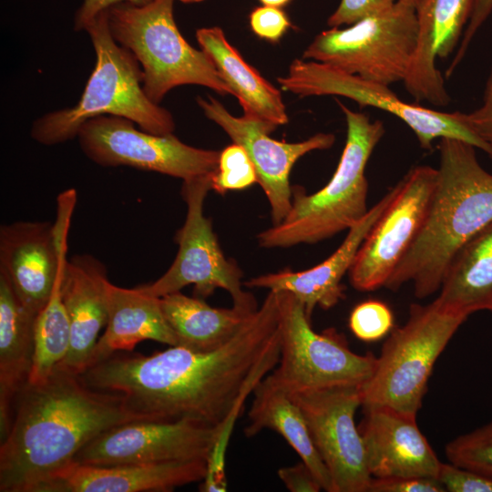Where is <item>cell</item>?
Wrapping results in <instances>:
<instances>
[{"mask_svg":"<svg viewBox=\"0 0 492 492\" xmlns=\"http://www.w3.org/2000/svg\"><path fill=\"white\" fill-rule=\"evenodd\" d=\"M280 358L278 292L222 346L208 352L172 345L151 355L117 354L79 374L91 388L121 395L139 420H191L229 436L243 402Z\"/></svg>","mask_w":492,"mask_h":492,"instance_id":"1","label":"cell"},{"mask_svg":"<svg viewBox=\"0 0 492 492\" xmlns=\"http://www.w3.org/2000/svg\"><path fill=\"white\" fill-rule=\"evenodd\" d=\"M139 421L121 395L89 387L56 370L17 393L9 432L0 446V491L36 492L54 473L103 432Z\"/></svg>","mask_w":492,"mask_h":492,"instance_id":"2","label":"cell"},{"mask_svg":"<svg viewBox=\"0 0 492 492\" xmlns=\"http://www.w3.org/2000/svg\"><path fill=\"white\" fill-rule=\"evenodd\" d=\"M476 149L439 139L437 178L424 224L385 288L411 283L418 299L439 292L458 251L492 222V173L480 165Z\"/></svg>","mask_w":492,"mask_h":492,"instance_id":"3","label":"cell"},{"mask_svg":"<svg viewBox=\"0 0 492 492\" xmlns=\"http://www.w3.org/2000/svg\"><path fill=\"white\" fill-rule=\"evenodd\" d=\"M85 30L96 53V64L82 96L74 107L46 113L35 120L32 138L46 146L64 143L76 138L87 120L101 115L130 119L149 133H173L172 114L145 94L141 67L112 37L107 10L97 15Z\"/></svg>","mask_w":492,"mask_h":492,"instance_id":"4","label":"cell"},{"mask_svg":"<svg viewBox=\"0 0 492 492\" xmlns=\"http://www.w3.org/2000/svg\"><path fill=\"white\" fill-rule=\"evenodd\" d=\"M347 126L346 141L336 170L329 182L313 194L292 188V208L277 225L260 232L259 245L288 248L313 244L349 230L369 210L367 207V162L385 129L380 120L372 121L336 100Z\"/></svg>","mask_w":492,"mask_h":492,"instance_id":"5","label":"cell"},{"mask_svg":"<svg viewBox=\"0 0 492 492\" xmlns=\"http://www.w3.org/2000/svg\"><path fill=\"white\" fill-rule=\"evenodd\" d=\"M173 6L174 0H154L144 5L119 3L107 9L112 37L141 67L147 97L159 104L170 89L182 85L232 95L207 53L182 36Z\"/></svg>","mask_w":492,"mask_h":492,"instance_id":"6","label":"cell"},{"mask_svg":"<svg viewBox=\"0 0 492 492\" xmlns=\"http://www.w3.org/2000/svg\"><path fill=\"white\" fill-rule=\"evenodd\" d=\"M468 316L437 298L427 304L412 303L406 322L392 329L373 374L361 387V406L416 416L437 358Z\"/></svg>","mask_w":492,"mask_h":492,"instance_id":"7","label":"cell"},{"mask_svg":"<svg viewBox=\"0 0 492 492\" xmlns=\"http://www.w3.org/2000/svg\"><path fill=\"white\" fill-rule=\"evenodd\" d=\"M416 5L397 0L387 11L318 34L302 54L384 86L405 79L417 43Z\"/></svg>","mask_w":492,"mask_h":492,"instance_id":"8","label":"cell"},{"mask_svg":"<svg viewBox=\"0 0 492 492\" xmlns=\"http://www.w3.org/2000/svg\"><path fill=\"white\" fill-rule=\"evenodd\" d=\"M280 358L269 374L288 393L335 386H363L374 373L376 357L353 352L334 328L316 333L302 303L278 292Z\"/></svg>","mask_w":492,"mask_h":492,"instance_id":"9","label":"cell"},{"mask_svg":"<svg viewBox=\"0 0 492 492\" xmlns=\"http://www.w3.org/2000/svg\"><path fill=\"white\" fill-rule=\"evenodd\" d=\"M213 174L183 181L181 195L187 206L183 226L177 231V256L168 271L157 281L138 287L142 292L161 298L194 286L196 295L205 298L218 289L227 291L233 305L258 309L254 296L242 290V272L235 261L228 260L212 230L211 220L204 215L203 206L211 190Z\"/></svg>","mask_w":492,"mask_h":492,"instance_id":"10","label":"cell"},{"mask_svg":"<svg viewBox=\"0 0 492 492\" xmlns=\"http://www.w3.org/2000/svg\"><path fill=\"white\" fill-rule=\"evenodd\" d=\"M277 81L282 90L299 97L341 96L360 107H373L390 113L414 132L425 150H431L436 139L456 138L486 152L485 145L465 122L463 112H442L406 103L388 86L328 65L297 58L290 65L287 75L279 77Z\"/></svg>","mask_w":492,"mask_h":492,"instance_id":"11","label":"cell"},{"mask_svg":"<svg viewBox=\"0 0 492 492\" xmlns=\"http://www.w3.org/2000/svg\"><path fill=\"white\" fill-rule=\"evenodd\" d=\"M77 138L82 152L101 167L126 166L181 179L214 174L220 150L190 146L171 134L138 130L130 119L101 115L87 120Z\"/></svg>","mask_w":492,"mask_h":492,"instance_id":"12","label":"cell"},{"mask_svg":"<svg viewBox=\"0 0 492 492\" xmlns=\"http://www.w3.org/2000/svg\"><path fill=\"white\" fill-rule=\"evenodd\" d=\"M437 169L413 167L362 242L348 274L359 292L384 287L416 239L426 216Z\"/></svg>","mask_w":492,"mask_h":492,"instance_id":"13","label":"cell"},{"mask_svg":"<svg viewBox=\"0 0 492 492\" xmlns=\"http://www.w3.org/2000/svg\"><path fill=\"white\" fill-rule=\"evenodd\" d=\"M299 405L313 442L332 480L333 492H369L372 476L364 441L354 423L361 386L288 393Z\"/></svg>","mask_w":492,"mask_h":492,"instance_id":"14","label":"cell"},{"mask_svg":"<svg viewBox=\"0 0 492 492\" xmlns=\"http://www.w3.org/2000/svg\"><path fill=\"white\" fill-rule=\"evenodd\" d=\"M221 432V428L187 419L132 421L98 435L73 461L90 466L208 462Z\"/></svg>","mask_w":492,"mask_h":492,"instance_id":"15","label":"cell"},{"mask_svg":"<svg viewBox=\"0 0 492 492\" xmlns=\"http://www.w3.org/2000/svg\"><path fill=\"white\" fill-rule=\"evenodd\" d=\"M197 102L204 115L219 125L233 143L244 148L254 165L258 183L271 205L272 225L279 224L292 208V168L305 154L330 149L335 142V136L318 133L300 142L279 141L270 137L276 125L244 114L234 117L211 96L207 98L198 97Z\"/></svg>","mask_w":492,"mask_h":492,"instance_id":"16","label":"cell"},{"mask_svg":"<svg viewBox=\"0 0 492 492\" xmlns=\"http://www.w3.org/2000/svg\"><path fill=\"white\" fill-rule=\"evenodd\" d=\"M67 235L54 233L47 221H15L0 228V272L35 314L53 292L67 259Z\"/></svg>","mask_w":492,"mask_h":492,"instance_id":"17","label":"cell"},{"mask_svg":"<svg viewBox=\"0 0 492 492\" xmlns=\"http://www.w3.org/2000/svg\"><path fill=\"white\" fill-rule=\"evenodd\" d=\"M359 425L374 478H437L442 462L421 433L416 416L384 406H364Z\"/></svg>","mask_w":492,"mask_h":492,"instance_id":"18","label":"cell"},{"mask_svg":"<svg viewBox=\"0 0 492 492\" xmlns=\"http://www.w3.org/2000/svg\"><path fill=\"white\" fill-rule=\"evenodd\" d=\"M474 0H419L416 5V48L404 80L406 91L417 101L446 106L450 97L438 58L447 57L456 47L467 25Z\"/></svg>","mask_w":492,"mask_h":492,"instance_id":"19","label":"cell"},{"mask_svg":"<svg viewBox=\"0 0 492 492\" xmlns=\"http://www.w3.org/2000/svg\"><path fill=\"white\" fill-rule=\"evenodd\" d=\"M107 268L90 254H77L62 266L60 292L71 328L69 351L57 366L75 374L88 366L108 315Z\"/></svg>","mask_w":492,"mask_h":492,"instance_id":"20","label":"cell"},{"mask_svg":"<svg viewBox=\"0 0 492 492\" xmlns=\"http://www.w3.org/2000/svg\"><path fill=\"white\" fill-rule=\"evenodd\" d=\"M395 192L393 186L364 215L348 230L336 251L318 265L302 272L284 269L250 279L243 283L248 288L286 291L304 306L311 319L316 306L328 310L344 297L342 279L349 272L355 255L368 232L389 204Z\"/></svg>","mask_w":492,"mask_h":492,"instance_id":"21","label":"cell"},{"mask_svg":"<svg viewBox=\"0 0 492 492\" xmlns=\"http://www.w3.org/2000/svg\"><path fill=\"white\" fill-rule=\"evenodd\" d=\"M207 468L205 460L114 466L72 461L54 473L36 492H168L201 482Z\"/></svg>","mask_w":492,"mask_h":492,"instance_id":"22","label":"cell"},{"mask_svg":"<svg viewBox=\"0 0 492 492\" xmlns=\"http://www.w3.org/2000/svg\"><path fill=\"white\" fill-rule=\"evenodd\" d=\"M108 305L106 331L97 340L88 367L117 352L131 351L144 340L177 345L176 336L165 319L160 298L148 295L138 288L126 289L110 282Z\"/></svg>","mask_w":492,"mask_h":492,"instance_id":"23","label":"cell"},{"mask_svg":"<svg viewBox=\"0 0 492 492\" xmlns=\"http://www.w3.org/2000/svg\"><path fill=\"white\" fill-rule=\"evenodd\" d=\"M37 314L17 298L0 272V432L7 436L17 393L28 382L34 356V328Z\"/></svg>","mask_w":492,"mask_h":492,"instance_id":"24","label":"cell"},{"mask_svg":"<svg viewBox=\"0 0 492 492\" xmlns=\"http://www.w3.org/2000/svg\"><path fill=\"white\" fill-rule=\"evenodd\" d=\"M196 38L231 89L232 96L238 98L244 115L277 127L288 123L281 91L242 58L220 27L200 28Z\"/></svg>","mask_w":492,"mask_h":492,"instance_id":"25","label":"cell"},{"mask_svg":"<svg viewBox=\"0 0 492 492\" xmlns=\"http://www.w3.org/2000/svg\"><path fill=\"white\" fill-rule=\"evenodd\" d=\"M252 392L249 424L244 428L246 436H253L265 428L277 432L313 472L323 489L333 492L329 472L313 442L299 405L269 375L263 377Z\"/></svg>","mask_w":492,"mask_h":492,"instance_id":"26","label":"cell"},{"mask_svg":"<svg viewBox=\"0 0 492 492\" xmlns=\"http://www.w3.org/2000/svg\"><path fill=\"white\" fill-rule=\"evenodd\" d=\"M160 302L177 345L198 352L212 351L228 343L258 310L235 305L214 308L180 291L161 297Z\"/></svg>","mask_w":492,"mask_h":492,"instance_id":"27","label":"cell"},{"mask_svg":"<svg viewBox=\"0 0 492 492\" xmlns=\"http://www.w3.org/2000/svg\"><path fill=\"white\" fill-rule=\"evenodd\" d=\"M442 304L468 315L492 307V222L474 235L450 263L439 294Z\"/></svg>","mask_w":492,"mask_h":492,"instance_id":"28","label":"cell"},{"mask_svg":"<svg viewBox=\"0 0 492 492\" xmlns=\"http://www.w3.org/2000/svg\"><path fill=\"white\" fill-rule=\"evenodd\" d=\"M61 272L62 267L47 303L36 317L30 384L45 381L65 359L70 348V322L60 292Z\"/></svg>","mask_w":492,"mask_h":492,"instance_id":"29","label":"cell"},{"mask_svg":"<svg viewBox=\"0 0 492 492\" xmlns=\"http://www.w3.org/2000/svg\"><path fill=\"white\" fill-rule=\"evenodd\" d=\"M445 450L450 463L492 479V421L454 438Z\"/></svg>","mask_w":492,"mask_h":492,"instance_id":"30","label":"cell"},{"mask_svg":"<svg viewBox=\"0 0 492 492\" xmlns=\"http://www.w3.org/2000/svg\"><path fill=\"white\" fill-rule=\"evenodd\" d=\"M258 182L252 161L244 148L232 143L220 150L219 165L211 179V190L219 194L240 190Z\"/></svg>","mask_w":492,"mask_h":492,"instance_id":"31","label":"cell"},{"mask_svg":"<svg viewBox=\"0 0 492 492\" xmlns=\"http://www.w3.org/2000/svg\"><path fill=\"white\" fill-rule=\"evenodd\" d=\"M349 327L364 342H375L392 331L394 315L387 304L369 300L357 304L349 317Z\"/></svg>","mask_w":492,"mask_h":492,"instance_id":"32","label":"cell"},{"mask_svg":"<svg viewBox=\"0 0 492 492\" xmlns=\"http://www.w3.org/2000/svg\"><path fill=\"white\" fill-rule=\"evenodd\" d=\"M438 481L449 492H492V479L452 463H442Z\"/></svg>","mask_w":492,"mask_h":492,"instance_id":"33","label":"cell"},{"mask_svg":"<svg viewBox=\"0 0 492 492\" xmlns=\"http://www.w3.org/2000/svg\"><path fill=\"white\" fill-rule=\"evenodd\" d=\"M395 0H341L336 10L329 16L330 27L351 26L360 20L390 9Z\"/></svg>","mask_w":492,"mask_h":492,"instance_id":"34","label":"cell"},{"mask_svg":"<svg viewBox=\"0 0 492 492\" xmlns=\"http://www.w3.org/2000/svg\"><path fill=\"white\" fill-rule=\"evenodd\" d=\"M249 21L257 36L271 42L279 41L292 26L287 15L281 8L267 5L254 8L250 14Z\"/></svg>","mask_w":492,"mask_h":492,"instance_id":"35","label":"cell"},{"mask_svg":"<svg viewBox=\"0 0 492 492\" xmlns=\"http://www.w3.org/2000/svg\"><path fill=\"white\" fill-rule=\"evenodd\" d=\"M464 119L485 145L486 153L492 159V67L486 82L482 105L472 112L464 113Z\"/></svg>","mask_w":492,"mask_h":492,"instance_id":"36","label":"cell"},{"mask_svg":"<svg viewBox=\"0 0 492 492\" xmlns=\"http://www.w3.org/2000/svg\"><path fill=\"white\" fill-rule=\"evenodd\" d=\"M437 478L402 477L372 478L369 492H445Z\"/></svg>","mask_w":492,"mask_h":492,"instance_id":"37","label":"cell"},{"mask_svg":"<svg viewBox=\"0 0 492 492\" xmlns=\"http://www.w3.org/2000/svg\"><path fill=\"white\" fill-rule=\"evenodd\" d=\"M278 476L291 492H319L323 489L313 472L302 461L280 468Z\"/></svg>","mask_w":492,"mask_h":492,"instance_id":"38","label":"cell"},{"mask_svg":"<svg viewBox=\"0 0 492 492\" xmlns=\"http://www.w3.org/2000/svg\"><path fill=\"white\" fill-rule=\"evenodd\" d=\"M492 12V0H474L471 15L464 31L457 52L450 65L456 68L464 57L466 49L477 31Z\"/></svg>","mask_w":492,"mask_h":492,"instance_id":"39","label":"cell"},{"mask_svg":"<svg viewBox=\"0 0 492 492\" xmlns=\"http://www.w3.org/2000/svg\"><path fill=\"white\" fill-rule=\"evenodd\" d=\"M154 0H83L77 10L74 18L75 30H85L87 26L101 12L119 3H128L135 5H144Z\"/></svg>","mask_w":492,"mask_h":492,"instance_id":"40","label":"cell"},{"mask_svg":"<svg viewBox=\"0 0 492 492\" xmlns=\"http://www.w3.org/2000/svg\"><path fill=\"white\" fill-rule=\"evenodd\" d=\"M263 5L273 6V7H282L290 3L291 0H259Z\"/></svg>","mask_w":492,"mask_h":492,"instance_id":"41","label":"cell"},{"mask_svg":"<svg viewBox=\"0 0 492 492\" xmlns=\"http://www.w3.org/2000/svg\"><path fill=\"white\" fill-rule=\"evenodd\" d=\"M179 1L182 2V3H185V4H190V3L201 2L203 0H179Z\"/></svg>","mask_w":492,"mask_h":492,"instance_id":"42","label":"cell"},{"mask_svg":"<svg viewBox=\"0 0 492 492\" xmlns=\"http://www.w3.org/2000/svg\"><path fill=\"white\" fill-rule=\"evenodd\" d=\"M400 1H404V2H406V3H410V4H413V5H417V3L419 2V0H400Z\"/></svg>","mask_w":492,"mask_h":492,"instance_id":"43","label":"cell"},{"mask_svg":"<svg viewBox=\"0 0 492 492\" xmlns=\"http://www.w3.org/2000/svg\"><path fill=\"white\" fill-rule=\"evenodd\" d=\"M490 312L492 313V307H491V309H490Z\"/></svg>","mask_w":492,"mask_h":492,"instance_id":"44","label":"cell"}]
</instances>
